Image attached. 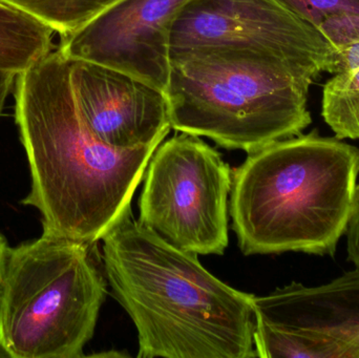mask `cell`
Returning a JSON list of instances; mask_svg holds the SVG:
<instances>
[{
	"label": "cell",
	"mask_w": 359,
	"mask_h": 358,
	"mask_svg": "<svg viewBox=\"0 0 359 358\" xmlns=\"http://www.w3.org/2000/svg\"><path fill=\"white\" fill-rule=\"evenodd\" d=\"M15 121L31 172L21 203L41 214L43 233L90 244L130 209L161 144L118 149L99 140L78 106L72 60L59 50L17 75Z\"/></svg>",
	"instance_id": "1"
},
{
	"label": "cell",
	"mask_w": 359,
	"mask_h": 358,
	"mask_svg": "<svg viewBox=\"0 0 359 358\" xmlns=\"http://www.w3.org/2000/svg\"><path fill=\"white\" fill-rule=\"evenodd\" d=\"M100 241L107 283L138 333L139 358L257 357L253 294L219 281L132 208Z\"/></svg>",
	"instance_id": "2"
},
{
	"label": "cell",
	"mask_w": 359,
	"mask_h": 358,
	"mask_svg": "<svg viewBox=\"0 0 359 358\" xmlns=\"http://www.w3.org/2000/svg\"><path fill=\"white\" fill-rule=\"evenodd\" d=\"M358 172V147L316 130L248 153L232 170L230 191L241 252L332 256L347 233Z\"/></svg>",
	"instance_id": "3"
},
{
	"label": "cell",
	"mask_w": 359,
	"mask_h": 358,
	"mask_svg": "<svg viewBox=\"0 0 359 358\" xmlns=\"http://www.w3.org/2000/svg\"><path fill=\"white\" fill-rule=\"evenodd\" d=\"M316 74L238 48H198L172 56L166 88L170 128L250 153L302 135Z\"/></svg>",
	"instance_id": "4"
},
{
	"label": "cell",
	"mask_w": 359,
	"mask_h": 358,
	"mask_svg": "<svg viewBox=\"0 0 359 358\" xmlns=\"http://www.w3.org/2000/svg\"><path fill=\"white\" fill-rule=\"evenodd\" d=\"M100 256L97 244L46 233L12 248L0 289V344L11 357H86L107 294Z\"/></svg>",
	"instance_id": "5"
},
{
	"label": "cell",
	"mask_w": 359,
	"mask_h": 358,
	"mask_svg": "<svg viewBox=\"0 0 359 358\" xmlns=\"http://www.w3.org/2000/svg\"><path fill=\"white\" fill-rule=\"evenodd\" d=\"M232 170L200 137L178 132L149 159L139 222L191 254L225 252Z\"/></svg>",
	"instance_id": "6"
},
{
	"label": "cell",
	"mask_w": 359,
	"mask_h": 358,
	"mask_svg": "<svg viewBox=\"0 0 359 358\" xmlns=\"http://www.w3.org/2000/svg\"><path fill=\"white\" fill-rule=\"evenodd\" d=\"M172 56L198 48H238L280 59L320 76L334 48L316 27L278 0H189L172 29Z\"/></svg>",
	"instance_id": "7"
},
{
	"label": "cell",
	"mask_w": 359,
	"mask_h": 358,
	"mask_svg": "<svg viewBox=\"0 0 359 358\" xmlns=\"http://www.w3.org/2000/svg\"><path fill=\"white\" fill-rule=\"evenodd\" d=\"M189 0H120L73 34L58 50L72 60L119 69L165 92L172 29Z\"/></svg>",
	"instance_id": "8"
},
{
	"label": "cell",
	"mask_w": 359,
	"mask_h": 358,
	"mask_svg": "<svg viewBox=\"0 0 359 358\" xmlns=\"http://www.w3.org/2000/svg\"><path fill=\"white\" fill-rule=\"evenodd\" d=\"M72 82L84 121L109 146L134 149L162 143L172 130L165 92L139 78L72 60Z\"/></svg>",
	"instance_id": "9"
},
{
	"label": "cell",
	"mask_w": 359,
	"mask_h": 358,
	"mask_svg": "<svg viewBox=\"0 0 359 358\" xmlns=\"http://www.w3.org/2000/svg\"><path fill=\"white\" fill-rule=\"evenodd\" d=\"M255 324L302 338L332 343L345 358H359V268L324 285L301 283L253 296Z\"/></svg>",
	"instance_id": "10"
},
{
	"label": "cell",
	"mask_w": 359,
	"mask_h": 358,
	"mask_svg": "<svg viewBox=\"0 0 359 358\" xmlns=\"http://www.w3.org/2000/svg\"><path fill=\"white\" fill-rule=\"evenodd\" d=\"M53 31L31 15L0 1V71L20 74L50 53Z\"/></svg>",
	"instance_id": "11"
},
{
	"label": "cell",
	"mask_w": 359,
	"mask_h": 358,
	"mask_svg": "<svg viewBox=\"0 0 359 358\" xmlns=\"http://www.w3.org/2000/svg\"><path fill=\"white\" fill-rule=\"evenodd\" d=\"M43 22L60 37L73 34L120 0H0Z\"/></svg>",
	"instance_id": "12"
},
{
	"label": "cell",
	"mask_w": 359,
	"mask_h": 358,
	"mask_svg": "<svg viewBox=\"0 0 359 358\" xmlns=\"http://www.w3.org/2000/svg\"><path fill=\"white\" fill-rule=\"evenodd\" d=\"M333 75L323 90V118L335 138L359 140V69Z\"/></svg>",
	"instance_id": "13"
},
{
	"label": "cell",
	"mask_w": 359,
	"mask_h": 358,
	"mask_svg": "<svg viewBox=\"0 0 359 358\" xmlns=\"http://www.w3.org/2000/svg\"><path fill=\"white\" fill-rule=\"evenodd\" d=\"M255 349L257 357L344 358L341 347L329 342L302 338L255 324Z\"/></svg>",
	"instance_id": "14"
},
{
	"label": "cell",
	"mask_w": 359,
	"mask_h": 358,
	"mask_svg": "<svg viewBox=\"0 0 359 358\" xmlns=\"http://www.w3.org/2000/svg\"><path fill=\"white\" fill-rule=\"evenodd\" d=\"M291 12L318 29L323 21L341 13L359 14V0H278Z\"/></svg>",
	"instance_id": "15"
},
{
	"label": "cell",
	"mask_w": 359,
	"mask_h": 358,
	"mask_svg": "<svg viewBox=\"0 0 359 358\" xmlns=\"http://www.w3.org/2000/svg\"><path fill=\"white\" fill-rule=\"evenodd\" d=\"M318 32L328 40L334 50L359 40V14L341 13L320 23Z\"/></svg>",
	"instance_id": "16"
},
{
	"label": "cell",
	"mask_w": 359,
	"mask_h": 358,
	"mask_svg": "<svg viewBox=\"0 0 359 358\" xmlns=\"http://www.w3.org/2000/svg\"><path fill=\"white\" fill-rule=\"evenodd\" d=\"M348 256L350 262L359 268V185L356 186L351 216L347 229Z\"/></svg>",
	"instance_id": "17"
},
{
	"label": "cell",
	"mask_w": 359,
	"mask_h": 358,
	"mask_svg": "<svg viewBox=\"0 0 359 358\" xmlns=\"http://www.w3.org/2000/svg\"><path fill=\"white\" fill-rule=\"evenodd\" d=\"M359 69V40L335 50L331 74L345 73Z\"/></svg>",
	"instance_id": "18"
},
{
	"label": "cell",
	"mask_w": 359,
	"mask_h": 358,
	"mask_svg": "<svg viewBox=\"0 0 359 358\" xmlns=\"http://www.w3.org/2000/svg\"><path fill=\"white\" fill-rule=\"evenodd\" d=\"M11 254H12V248L8 246L6 237L0 233V289H1L2 283L6 277Z\"/></svg>",
	"instance_id": "19"
},
{
	"label": "cell",
	"mask_w": 359,
	"mask_h": 358,
	"mask_svg": "<svg viewBox=\"0 0 359 358\" xmlns=\"http://www.w3.org/2000/svg\"><path fill=\"white\" fill-rule=\"evenodd\" d=\"M16 77V74L10 73V71H0V115H1L6 97H8Z\"/></svg>",
	"instance_id": "20"
},
{
	"label": "cell",
	"mask_w": 359,
	"mask_h": 358,
	"mask_svg": "<svg viewBox=\"0 0 359 358\" xmlns=\"http://www.w3.org/2000/svg\"><path fill=\"white\" fill-rule=\"evenodd\" d=\"M0 358H12L6 349L0 344Z\"/></svg>",
	"instance_id": "21"
},
{
	"label": "cell",
	"mask_w": 359,
	"mask_h": 358,
	"mask_svg": "<svg viewBox=\"0 0 359 358\" xmlns=\"http://www.w3.org/2000/svg\"><path fill=\"white\" fill-rule=\"evenodd\" d=\"M111 354V357H123V354H121V353H109ZM94 357H107V353H102V354H98V355H94Z\"/></svg>",
	"instance_id": "22"
}]
</instances>
